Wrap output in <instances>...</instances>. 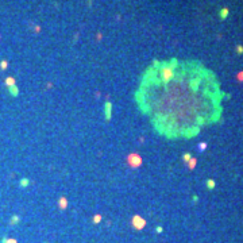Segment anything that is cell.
<instances>
[{
	"label": "cell",
	"mask_w": 243,
	"mask_h": 243,
	"mask_svg": "<svg viewBox=\"0 0 243 243\" xmlns=\"http://www.w3.org/2000/svg\"><path fill=\"white\" fill-rule=\"evenodd\" d=\"M127 162H128V165L131 166V168L136 169V168H139V166L142 165L143 160H142V157H140L138 153H132V154H130L128 157H127Z\"/></svg>",
	"instance_id": "6da1fadb"
},
{
	"label": "cell",
	"mask_w": 243,
	"mask_h": 243,
	"mask_svg": "<svg viewBox=\"0 0 243 243\" xmlns=\"http://www.w3.org/2000/svg\"><path fill=\"white\" fill-rule=\"evenodd\" d=\"M104 112H105V119L109 120L111 119V115H112V104L109 103V101H107V103L104 104Z\"/></svg>",
	"instance_id": "7a4b0ae2"
},
{
	"label": "cell",
	"mask_w": 243,
	"mask_h": 243,
	"mask_svg": "<svg viewBox=\"0 0 243 243\" xmlns=\"http://www.w3.org/2000/svg\"><path fill=\"white\" fill-rule=\"evenodd\" d=\"M58 204H60V208L61 209H65L68 207V199L65 196H61L60 197V200H58Z\"/></svg>",
	"instance_id": "3957f363"
},
{
	"label": "cell",
	"mask_w": 243,
	"mask_h": 243,
	"mask_svg": "<svg viewBox=\"0 0 243 243\" xmlns=\"http://www.w3.org/2000/svg\"><path fill=\"white\" fill-rule=\"evenodd\" d=\"M10 91H11V93H12V95H15V96L18 95V88H16L15 85H14V87H11Z\"/></svg>",
	"instance_id": "277c9868"
},
{
	"label": "cell",
	"mask_w": 243,
	"mask_h": 243,
	"mask_svg": "<svg viewBox=\"0 0 243 243\" xmlns=\"http://www.w3.org/2000/svg\"><path fill=\"white\" fill-rule=\"evenodd\" d=\"M21 184H22V186H27V184H28V180H27V178H24V180H22V181H21Z\"/></svg>",
	"instance_id": "5b68a950"
},
{
	"label": "cell",
	"mask_w": 243,
	"mask_h": 243,
	"mask_svg": "<svg viewBox=\"0 0 243 243\" xmlns=\"http://www.w3.org/2000/svg\"><path fill=\"white\" fill-rule=\"evenodd\" d=\"M14 83H15V81H14L12 78H8V80H7V84H8V85H12Z\"/></svg>",
	"instance_id": "8992f818"
},
{
	"label": "cell",
	"mask_w": 243,
	"mask_h": 243,
	"mask_svg": "<svg viewBox=\"0 0 243 243\" xmlns=\"http://www.w3.org/2000/svg\"><path fill=\"white\" fill-rule=\"evenodd\" d=\"M189 158H191V155H189V154H185V155H184V160H185V161H188Z\"/></svg>",
	"instance_id": "52a82bcc"
}]
</instances>
